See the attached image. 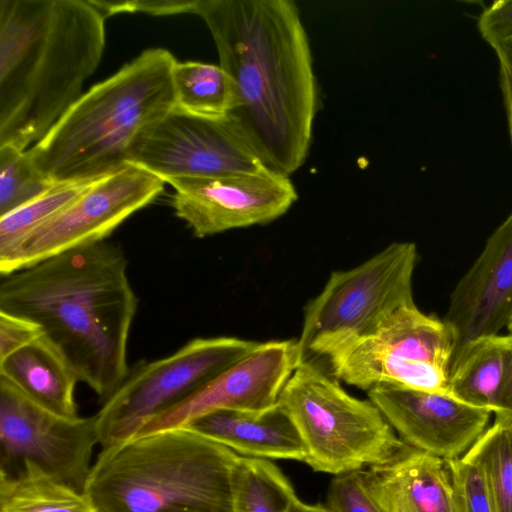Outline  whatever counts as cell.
<instances>
[{"label": "cell", "mask_w": 512, "mask_h": 512, "mask_svg": "<svg viewBox=\"0 0 512 512\" xmlns=\"http://www.w3.org/2000/svg\"><path fill=\"white\" fill-rule=\"evenodd\" d=\"M219 65L236 88L228 115L264 165L290 176L305 162L318 106L309 38L291 0H201Z\"/></svg>", "instance_id": "6da1fadb"}, {"label": "cell", "mask_w": 512, "mask_h": 512, "mask_svg": "<svg viewBox=\"0 0 512 512\" xmlns=\"http://www.w3.org/2000/svg\"><path fill=\"white\" fill-rule=\"evenodd\" d=\"M138 306L120 246L74 248L2 277L0 311L39 324L103 405L125 380Z\"/></svg>", "instance_id": "7a4b0ae2"}, {"label": "cell", "mask_w": 512, "mask_h": 512, "mask_svg": "<svg viewBox=\"0 0 512 512\" xmlns=\"http://www.w3.org/2000/svg\"><path fill=\"white\" fill-rule=\"evenodd\" d=\"M105 18L90 0H0V146L27 150L82 96Z\"/></svg>", "instance_id": "3957f363"}, {"label": "cell", "mask_w": 512, "mask_h": 512, "mask_svg": "<svg viewBox=\"0 0 512 512\" xmlns=\"http://www.w3.org/2000/svg\"><path fill=\"white\" fill-rule=\"evenodd\" d=\"M175 57L149 48L93 85L28 149L49 182L94 179L131 163L175 108Z\"/></svg>", "instance_id": "277c9868"}, {"label": "cell", "mask_w": 512, "mask_h": 512, "mask_svg": "<svg viewBox=\"0 0 512 512\" xmlns=\"http://www.w3.org/2000/svg\"><path fill=\"white\" fill-rule=\"evenodd\" d=\"M240 457L186 427L158 431L102 450L85 495L96 512H235Z\"/></svg>", "instance_id": "5b68a950"}, {"label": "cell", "mask_w": 512, "mask_h": 512, "mask_svg": "<svg viewBox=\"0 0 512 512\" xmlns=\"http://www.w3.org/2000/svg\"><path fill=\"white\" fill-rule=\"evenodd\" d=\"M294 422L314 471L338 475L386 464L411 446L370 400L351 396L320 367L300 362L278 402Z\"/></svg>", "instance_id": "8992f818"}, {"label": "cell", "mask_w": 512, "mask_h": 512, "mask_svg": "<svg viewBox=\"0 0 512 512\" xmlns=\"http://www.w3.org/2000/svg\"><path fill=\"white\" fill-rule=\"evenodd\" d=\"M418 253L412 242H395L360 265L331 273L304 309L296 340L299 361L328 358L371 335L396 310L415 304L412 280Z\"/></svg>", "instance_id": "52a82bcc"}, {"label": "cell", "mask_w": 512, "mask_h": 512, "mask_svg": "<svg viewBox=\"0 0 512 512\" xmlns=\"http://www.w3.org/2000/svg\"><path fill=\"white\" fill-rule=\"evenodd\" d=\"M258 344L228 336L195 338L167 357L136 363L96 414L102 450L133 438L146 423L192 397Z\"/></svg>", "instance_id": "ba28073f"}, {"label": "cell", "mask_w": 512, "mask_h": 512, "mask_svg": "<svg viewBox=\"0 0 512 512\" xmlns=\"http://www.w3.org/2000/svg\"><path fill=\"white\" fill-rule=\"evenodd\" d=\"M454 336L449 326L420 311L404 306L369 336L331 355L334 378L369 391L393 385L449 392Z\"/></svg>", "instance_id": "9c48e42d"}, {"label": "cell", "mask_w": 512, "mask_h": 512, "mask_svg": "<svg viewBox=\"0 0 512 512\" xmlns=\"http://www.w3.org/2000/svg\"><path fill=\"white\" fill-rule=\"evenodd\" d=\"M97 443L96 414L62 417L0 377V479L34 469L85 494Z\"/></svg>", "instance_id": "30bf717a"}, {"label": "cell", "mask_w": 512, "mask_h": 512, "mask_svg": "<svg viewBox=\"0 0 512 512\" xmlns=\"http://www.w3.org/2000/svg\"><path fill=\"white\" fill-rule=\"evenodd\" d=\"M165 183L132 163L98 178L59 215L0 258L2 277L67 250L105 241L127 218L161 194Z\"/></svg>", "instance_id": "8fae6325"}, {"label": "cell", "mask_w": 512, "mask_h": 512, "mask_svg": "<svg viewBox=\"0 0 512 512\" xmlns=\"http://www.w3.org/2000/svg\"><path fill=\"white\" fill-rule=\"evenodd\" d=\"M131 163L164 181L270 170L229 116L203 117L177 108L158 124Z\"/></svg>", "instance_id": "7c38bea8"}, {"label": "cell", "mask_w": 512, "mask_h": 512, "mask_svg": "<svg viewBox=\"0 0 512 512\" xmlns=\"http://www.w3.org/2000/svg\"><path fill=\"white\" fill-rule=\"evenodd\" d=\"M165 182L175 191L172 199L175 215L198 238L267 224L284 215L298 198L289 176L272 170L257 174L176 177Z\"/></svg>", "instance_id": "4fadbf2b"}, {"label": "cell", "mask_w": 512, "mask_h": 512, "mask_svg": "<svg viewBox=\"0 0 512 512\" xmlns=\"http://www.w3.org/2000/svg\"><path fill=\"white\" fill-rule=\"evenodd\" d=\"M299 363L295 340L259 343L192 397L146 423L134 437L182 427L215 410L256 412L269 409L278 404L283 388Z\"/></svg>", "instance_id": "5bb4252c"}, {"label": "cell", "mask_w": 512, "mask_h": 512, "mask_svg": "<svg viewBox=\"0 0 512 512\" xmlns=\"http://www.w3.org/2000/svg\"><path fill=\"white\" fill-rule=\"evenodd\" d=\"M367 393L406 444L443 459L462 457L487 429L492 414L449 392L384 385Z\"/></svg>", "instance_id": "9a60e30c"}, {"label": "cell", "mask_w": 512, "mask_h": 512, "mask_svg": "<svg viewBox=\"0 0 512 512\" xmlns=\"http://www.w3.org/2000/svg\"><path fill=\"white\" fill-rule=\"evenodd\" d=\"M512 318V213L457 282L443 321L454 336L452 359L469 343L496 335Z\"/></svg>", "instance_id": "2e32d148"}, {"label": "cell", "mask_w": 512, "mask_h": 512, "mask_svg": "<svg viewBox=\"0 0 512 512\" xmlns=\"http://www.w3.org/2000/svg\"><path fill=\"white\" fill-rule=\"evenodd\" d=\"M362 473L368 492L385 512H459L446 459L410 447Z\"/></svg>", "instance_id": "e0dca14e"}, {"label": "cell", "mask_w": 512, "mask_h": 512, "mask_svg": "<svg viewBox=\"0 0 512 512\" xmlns=\"http://www.w3.org/2000/svg\"><path fill=\"white\" fill-rule=\"evenodd\" d=\"M189 428L243 457L305 462L303 440L289 414L278 403L263 411L215 410L188 424Z\"/></svg>", "instance_id": "ac0fdd59"}, {"label": "cell", "mask_w": 512, "mask_h": 512, "mask_svg": "<svg viewBox=\"0 0 512 512\" xmlns=\"http://www.w3.org/2000/svg\"><path fill=\"white\" fill-rule=\"evenodd\" d=\"M448 391L496 416L512 415V333L465 346L451 361Z\"/></svg>", "instance_id": "d6986e66"}, {"label": "cell", "mask_w": 512, "mask_h": 512, "mask_svg": "<svg viewBox=\"0 0 512 512\" xmlns=\"http://www.w3.org/2000/svg\"><path fill=\"white\" fill-rule=\"evenodd\" d=\"M0 377L39 406L62 417H78L75 401L78 375L47 335L0 360Z\"/></svg>", "instance_id": "ffe728a7"}, {"label": "cell", "mask_w": 512, "mask_h": 512, "mask_svg": "<svg viewBox=\"0 0 512 512\" xmlns=\"http://www.w3.org/2000/svg\"><path fill=\"white\" fill-rule=\"evenodd\" d=\"M172 79L175 108L181 111L220 118L228 116L235 108V84L220 65L176 61Z\"/></svg>", "instance_id": "44dd1931"}, {"label": "cell", "mask_w": 512, "mask_h": 512, "mask_svg": "<svg viewBox=\"0 0 512 512\" xmlns=\"http://www.w3.org/2000/svg\"><path fill=\"white\" fill-rule=\"evenodd\" d=\"M0 512H96L80 493L37 470L0 479Z\"/></svg>", "instance_id": "7402d4cb"}, {"label": "cell", "mask_w": 512, "mask_h": 512, "mask_svg": "<svg viewBox=\"0 0 512 512\" xmlns=\"http://www.w3.org/2000/svg\"><path fill=\"white\" fill-rule=\"evenodd\" d=\"M462 458L481 469L495 512H512V415L496 416Z\"/></svg>", "instance_id": "603a6c76"}, {"label": "cell", "mask_w": 512, "mask_h": 512, "mask_svg": "<svg viewBox=\"0 0 512 512\" xmlns=\"http://www.w3.org/2000/svg\"><path fill=\"white\" fill-rule=\"evenodd\" d=\"M297 498L288 478L272 461L240 457L235 475V512H289Z\"/></svg>", "instance_id": "cb8c5ba5"}, {"label": "cell", "mask_w": 512, "mask_h": 512, "mask_svg": "<svg viewBox=\"0 0 512 512\" xmlns=\"http://www.w3.org/2000/svg\"><path fill=\"white\" fill-rule=\"evenodd\" d=\"M100 178V177H99ZM56 183L43 194L0 217V258L82 196L97 180Z\"/></svg>", "instance_id": "d4e9b609"}, {"label": "cell", "mask_w": 512, "mask_h": 512, "mask_svg": "<svg viewBox=\"0 0 512 512\" xmlns=\"http://www.w3.org/2000/svg\"><path fill=\"white\" fill-rule=\"evenodd\" d=\"M53 185L35 167L28 149L0 146V217L34 200Z\"/></svg>", "instance_id": "484cf974"}, {"label": "cell", "mask_w": 512, "mask_h": 512, "mask_svg": "<svg viewBox=\"0 0 512 512\" xmlns=\"http://www.w3.org/2000/svg\"><path fill=\"white\" fill-rule=\"evenodd\" d=\"M446 460L459 512H495L481 469L462 457Z\"/></svg>", "instance_id": "4316f807"}, {"label": "cell", "mask_w": 512, "mask_h": 512, "mask_svg": "<svg viewBox=\"0 0 512 512\" xmlns=\"http://www.w3.org/2000/svg\"><path fill=\"white\" fill-rule=\"evenodd\" d=\"M327 506L334 512H385L368 492L362 470L334 476L327 493Z\"/></svg>", "instance_id": "83f0119b"}, {"label": "cell", "mask_w": 512, "mask_h": 512, "mask_svg": "<svg viewBox=\"0 0 512 512\" xmlns=\"http://www.w3.org/2000/svg\"><path fill=\"white\" fill-rule=\"evenodd\" d=\"M105 17L118 13H145L153 16L197 14L201 0H90Z\"/></svg>", "instance_id": "f1b7e54d"}, {"label": "cell", "mask_w": 512, "mask_h": 512, "mask_svg": "<svg viewBox=\"0 0 512 512\" xmlns=\"http://www.w3.org/2000/svg\"><path fill=\"white\" fill-rule=\"evenodd\" d=\"M44 334L36 322L0 311V360L28 345Z\"/></svg>", "instance_id": "f546056e"}, {"label": "cell", "mask_w": 512, "mask_h": 512, "mask_svg": "<svg viewBox=\"0 0 512 512\" xmlns=\"http://www.w3.org/2000/svg\"><path fill=\"white\" fill-rule=\"evenodd\" d=\"M478 30L493 48L508 44L512 39V0L492 3L479 16Z\"/></svg>", "instance_id": "4dcf8cb0"}, {"label": "cell", "mask_w": 512, "mask_h": 512, "mask_svg": "<svg viewBox=\"0 0 512 512\" xmlns=\"http://www.w3.org/2000/svg\"><path fill=\"white\" fill-rule=\"evenodd\" d=\"M494 50L499 61L500 86L512 140V44H504Z\"/></svg>", "instance_id": "1f68e13d"}, {"label": "cell", "mask_w": 512, "mask_h": 512, "mask_svg": "<svg viewBox=\"0 0 512 512\" xmlns=\"http://www.w3.org/2000/svg\"><path fill=\"white\" fill-rule=\"evenodd\" d=\"M289 512H334L328 506L311 505L302 502L297 498L292 504Z\"/></svg>", "instance_id": "d6a6232c"}, {"label": "cell", "mask_w": 512, "mask_h": 512, "mask_svg": "<svg viewBox=\"0 0 512 512\" xmlns=\"http://www.w3.org/2000/svg\"><path fill=\"white\" fill-rule=\"evenodd\" d=\"M507 329L510 333H512V318L509 320L508 324H507Z\"/></svg>", "instance_id": "836d02e7"}, {"label": "cell", "mask_w": 512, "mask_h": 512, "mask_svg": "<svg viewBox=\"0 0 512 512\" xmlns=\"http://www.w3.org/2000/svg\"><path fill=\"white\" fill-rule=\"evenodd\" d=\"M508 44H512V39L509 41V43H508Z\"/></svg>", "instance_id": "e575fe53"}]
</instances>
